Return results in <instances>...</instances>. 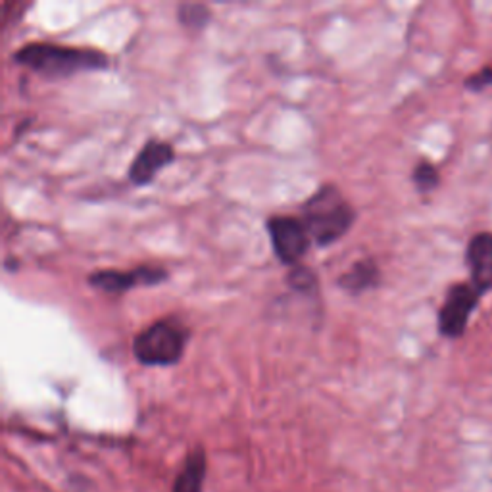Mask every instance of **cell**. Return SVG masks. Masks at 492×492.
Listing matches in <instances>:
<instances>
[{"label": "cell", "instance_id": "obj_13", "mask_svg": "<svg viewBox=\"0 0 492 492\" xmlns=\"http://www.w3.org/2000/svg\"><path fill=\"white\" fill-rule=\"evenodd\" d=\"M412 181L419 192H431L438 187V183H441V173H438L435 164H431L427 160H421L414 168Z\"/></svg>", "mask_w": 492, "mask_h": 492}, {"label": "cell", "instance_id": "obj_5", "mask_svg": "<svg viewBox=\"0 0 492 492\" xmlns=\"http://www.w3.org/2000/svg\"><path fill=\"white\" fill-rule=\"evenodd\" d=\"M481 296L483 294L471 283L452 285L441 310H438V333L446 339L464 337L471 315L479 306Z\"/></svg>", "mask_w": 492, "mask_h": 492}, {"label": "cell", "instance_id": "obj_8", "mask_svg": "<svg viewBox=\"0 0 492 492\" xmlns=\"http://www.w3.org/2000/svg\"><path fill=\"white\" fill-rule=\"evenodd\" d=\"M466 263L469 268L471 285L481 294L492 289V233L473 235L466 249Z\"/></svg>", "mask_w": 492, "mask_h": 492}, {"label": "cell", "instance_id": "obj_6", "mask_svg": "<svg viewBox=\"0 0 492 492\" xmlns=\"http://www.w3.org/2000/svg\"><path fill=\"white\" fill-rule=\"evenodd\" d=\"M169 279V273L162 266H150V263H143V266L133 270H98L89 275V285L107 292V294H126L128 291L135 287H154L166 283Z\"/></svg>", "mask_w": 492, "mask_h": 492}, {"label": "cell", "instance_id": "obj_7", "mask_svg": "<svg viewBox=\"0 0 492 492\" xmlns=\"http://www.w3.org/2000/svg\"><path fill=\"white\" fill-rule=\"evenodd\" d=\"M175 160V150L166 140L149 138L129 164L128 178L135 187H147L158 173Z\"/></svg>", "mask_w": 492, "mask_h": 492}, {"label": "cell", "instance_id": "obj_12", "mask_svg": "<svg viewBox=\"0 0 492 492\" xmlns=\"http://www.w3.org/2000/svg\"><path fill=\"white\" fill-rule=\"evenodd\" d=\"M287 285L294 292H302V294L318 292V275L313 273V270H310L301 263V266L291 268V272L287 275Z\"/></svg>", "mask_w": 492, "mask_h": 492}, {"label": "cell", "instance_id": "obj_11", "mask_svg": "<svg viewBox=\"0 0 492 492\" xmlns=\"http://www.w3.org/2000/svg\"><path fill=\"white\" fill-rule=\"evenodd\" d=\"M178 20L185 29L202 31L210 22H212V12H210L206 5L183 3L178 6Z\"/></svg>", "mask_w": 492, "mask_h": 492}, {"label": "cell", "instance_id": "obj_3", "mask_svg": "<svg viewBox=\"0 0 492 492\" xmlns=\"http://www.w3.org/2000/svg\"><path fill=\"white\" fill-rule=\"evenodd\" d=\"M189 343V329L173 318L150 323L133 339V354L138 364L168 367L181 362Z\"/></svg>", "mask_w": 492, "mask_h": 492}, {"label": "cell", "instance_id": "obj_9", "mask_svg": "<svg viewBox=\"0 0 492 492\" xmlns=\"http://www.w3.org/2000/svg\"><path fill=\"white\" fill-rule=\"evenodd\" d=\"M381 283V270L374 258H364L350 266L339 279L337 285L348 294H364L365 291H372Z\"/></svg>", "mask_w": 492, "mask_h": 492}, {"label": "cell", "instance_id": "obj_10", "mask_svg": "<svg viewBox=\"0 0 492 492\" xmlns=\"http://www.w3.org/2000/svg\"><path fill=\"white\" fill-rule=\"evenodd\" d=\"M206 476V454L202 448H195L185 460L181 473L175 479L171 492H202Z\"/></svg>", "mask_w": 492, "mask_h": 492}, {"label": "cell", "instance_id": "obj_4", "mask_svg": "<svg viewBox=\"0 0 492 492\" xmlns=\"http://www.w3.org/2000/svg\"><path fill=\"white\" fill-rule=\"evenodd\" d=\"M266 230L275 258L289 268L301 266L312 246L304 221L296 216H272L266 221Z\"/></svg>", "mask_w": 492, "mask_h": 492}, {"label": "cell", "instance_id": "obj_2", "mask_svg": "<svg viewBox=\"0 0 492 492\" xmlns=\"http://www.w3.org/2000/svg\"><path fill=\"white\" fill-rule=\"evenodd\" d=\"M301 220L306 225L312 242L325 249L350 231L356 221V210L344 199L337 185L325 183L306 199L301 208Z\"/></svg>", "mask_w": 492, "mask_h": 492}, {"label": "cell", "instance_id": "obj_1", "mask_svg": "<svg viewBox=\"0 0 492 492\" xmlns=\"http://www.w3.org/2000/svg\"><path fill=\"white\" fill-rule=\"evenodd\" d=\"M14 64L31 69L43 79H67L83 72L110 67V58L97 48H79L55 43H29L12 56Z\"/></svg>", "mask_w": 492, "mask_h": 492}, {"label": "cell", "instance_id": "obj_14", "mask_svg": "<svg viewBox=\"0 0 492 492\" xmlns=\"http://www.w3.org/2000/svg\"><path fill=\"white\" fill-rule=\"evenodd\" d=\"M492 85V66H485L477 74H471L466 79V87L471 93H481Z\"/></svg>", "mask_w": 492, "mask_h": 492}]
</instances>
